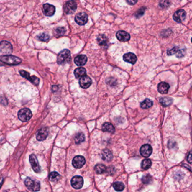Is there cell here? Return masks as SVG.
I'll return each instance as SVG.
<instances>
[{
  "label": "cell",
  "mask_w": 192,
  "mask_h": 192,
  "mask_svg": "<svg viewBox=\"0 0 192 192\" xmlns=\"http://www.w3.org/2000/svg\"><path fill=\"white\" fill-rule=\"evenodd\" d=\"M0 61L4 64L9 65H17L22 63V60L19 58L12 55H4L0 56Z\"/></svg>",
  "instance_id": "1"
},
{
  "label": "cell",
  "mask_w": 192,
  "mask_h": 192,
  "mask_svg": "<svg viewBox=\"0 0 192 192\" xmlns=\"http://www.w3.org/2000/svg\"><path fill=\"white\" fill-rule=\"evenodd\" d=\"M71 60L70 51L68 50H64L58 53V63L59 65H64L69 63Z\"/></svg>",
  "instance_id": "2"
},
{
  "label": "cell",
  "mask_w": 192,
  "mask_h": 192,
  "mask_svg": "<svg viewBox=\"0 0 192 192\" xmlns=\"http://www.w3.org/2000/svg\"><path fill=\"white\" fill-rule=\"evenodd\" d=\"M24 183L25 186L33 192H38L41 189L40 183L38 181L34 180L29 177L25 179Z\"/></svg>",
  "instance_id": "3"
},
{
  "label": "cell",
  "mask_w": 192,
  "mask_h": 192,
  "mask_svg": "<svg viewBox=\"0 0 192 192\" xmlns=\"http://www.w3.org/2000/svg\"><path fill=\"white\" fill-rule=\"evenodd\" d=\"M18 118L23 122H27L32 117L31 111L28 108H24L19 111Z\"/></svg>",
  "instance_id": "4"
},
{
  "label": "cell",
  "mask_w": 192,
  "mask_h": 192,
  "mask_svg": "<svg viewBox=\"0 0 192 192\" xmlns=\"http://www.w3.org/2000/svg\"><path fill=\"white\" fill-rule=\"evenodd\" d=\"M77 5L73 0H70L66 2L64 6V11L66 14H71L76 12Z\"/></svg>",
  "instance_id": "5"
},
{
  "label": "cell",
  "mask_w": 192,
  "mask_h": 192,
  "mask_svg": "<svg viewBox=\"0 0 192 192\" xmlns=\"http://www.w3.org/2000/svg\"><path fill=\"white\" fill-rule=\"evenodd\" d=\"M13 48L12 45L6 41H2L0 42V51L5 54H11L12 52Z\"/></svg>",
  "instance_id": "6"
},
{
  "label": "cell",
  "mask_w": 192,
  "mask_h": 192,
  "mask_svg": "<svg viewBox=\"0 0 192 192\" xmlns=\"http://www.w3.org/2000/svg\"><path fill=\"white\" fill-rule=\"evenodd\" d=\"M29 162L31 164L32 168L34 171L36 173H39L41 172V167L38 161L37 158L35 155L32 154L29 156Z\"/></svg>",
  "instance_id": "7"
},
{
  "label": "cell",
  "mask_w": 192,
  "mask_h": 192,
  "mask_svg": "<svg viewBox=\"0 0 192 192\" xmlns=\"http://www.w3.org/2000/svg\"><path fill=\"white\" fill-rule=\"evenodd\" d=\"M20 74L21 76H22L24 78L28 79L30 82H32L33 84H35V86L38 85L39 82H40V79L38 78H37V76H30L28 72L24 71V70H20Z\"/></svg>",
  "instance_id": "8"
},
{
  "label": "cell",
  "mask_w": 192,
  "mask_h": 192,
  "mask_svg": "<svg viewBox=\"0 0 192 192\" xmlns=\"http://www.w3.org/2000/svg\"><path fill=\"white\" fill-rule=\"evenodd\" d=\"M86 163L84 157L82 156H76L73 160L72 164L76 169H81Z\"/></svg>",
  "instance_id": "9"
},
{
  "label": "cell",
  "mask_w": 192,
  "mask_h": 192,
  "mask_svg": "<svg viewBox=\"0 0 192 192\" xmlns=\"http://www.w3.org/2000/svg\"><path fill=\"white\" fill-rule=\"evenodd\" d=\"M71 184L72 186L76 189H81L83 186V179L81 176H75L72 178Z\"/></svg>",
  "instance_id": "10"
},
{
  "label": "cell",
  "mask_w": 192,
  "mask_h": 192,
  "mask_svg": "<svg viewBox=\"0 0 192 192\" xmlns=\"http://www.w3.org/2000/svg\"><path fill=\"white\" fill-rule=\"evenodd\" d=\"M88 15L84 12H80L77 14L75 18L76 23L79 25H84L87 23Z\"/></svg>",
  "instance_id": "11"
},
{
  "label": "cell",
  "mask_w": 192,
  "mask_h": 192,
  "mask_svg": "<svg viewBox=\"0 0 192 192\" xmlns=\"http://www.w3.org/2000/svg\"><path fill=\"white\" fill-rule=\"evenodd\" d=\"M55 11L56 9L53 5L46 4L43 6V12L46 16L52 17L55 14Z\"/></svg>",
  "instance_id": "12"
},
{
  "label": "cell",
  "mask_w": 192,
  "mask_h": 192,
  "mask_svg": "<svg viewBox=\"0 0 192 192\" xmlns=\"http://www.w3.org/2000/svg\"><path fill=\"white\" fill-rule=\"evenodd\" d=\"M186 18V12L184 10H179L175 12L173 19L178 23H181Z\"/></svg>",
  "instance_id": "13"
},
{
  "label": "cell",
  "mask_w": 192,
  "mask_h": 192,
  "mask_svg": "<svg viewBox=\"0 0 192 192\" xmlns=\"http://www.w3.org/2000/svg\"><path fill=\"white\" fill-rule=\"evenodd\" d=\"M79 84L82 88L87 89L91 86L92 80L88 76H83L79 80Z\"/></svg>",
  "instance_id": "14"
},
{
  "label": "cell",
  "mask_w": 192,
  "mask_h": 192,
  "mask_svg": "<svg viewBox=\"0 0 192 192\" xmlns=\"http://www.w3.org/2000/svg\"><path fill=\"white\" fill-rule=\"evenodd\" d=\"M48 135V129L47 128H41L36 134V138L39 141H43L46 139Z\"/></svg>",
  "instance_id": "15"
},
{
  "label": "cell",
  "mask_w": 192,
  "mask_h": 192,
  "mask_svg": "<svg viewBox=\"0 0 192 192\" xmlns=\"http://www.w3.org/2000/svg\"><path fill=\"white\" fill-rule=\"evenodd\" d=\"M141 155L144 157H148L151 156L152 153V148L149 145H144L140 149Z\"/></svg>",
  "instance_id": "16"
},
{
  "label": "cell",
  "mask_w": 192,
  "mask_h": 192,
  "mask_svg": "<svg viewBox=\"0 0 192 192\" xmlns=\"http://www.w3.org/2000/svg\"><path fill=\"white\" fill-rule=\"evenodd\" d=\"M116 37L119 41L124 42L129 41L130 39V35L125 31L123 30H120L117 32Z\"/></svg>",
  "instance_id": "17"
},
{
  "label": "cell",
  "mask_w": 192,
  "mask_h": 192,
  "mask_svg": "<svg viewBox=\"0 0 192 192\" xmlns=\"http://www.w3.org/2000/svg\"><path fill=\"white\" fill-rule=\"evenodd\" d=\"M123 60L130 64H134L137 62V58L133 53L129 52L126 53L123 56Z\"/></svg>",
  "instance_id": "18"
},
{
  "label": "cell",
  "mask_w": 192,
  "mask_h": 192,
  "mask_svg": "<svg viewBox=\"0 0 192 192\" xmlns=\"http://www.w3.org/2000/svg\"><path fill=\"white\" fill-rule=\"evenodd\" d=\"M170 86L165 82H161L158 85V91L161 94H166L169 91Z\"/></svg>",
  "instance_id": "19"
},
{
  "label": "cell",
  "mask_w": 192,
  "mask_h": 192,
  "mask_svg": "<svg viewBox=\"0 0 192 192\" xmlns=\"http://www.w3.org/2000/svg\"><path fill=\"white\" fill-rule=\"evenodd\" d=\"M87 58L85 55H79L74 59V63L78 66H83L86 64Z\"/></svg>",
  "instance_id": "20"
},
{
  "label": "cell",
  "mask_w": 192,
  "mask_h": 192,
  "mask_svg": "<svg viewBox=\"0 0 192 192\" xmlns=\"http://www.w3.org/2000/svg\"><path fill=\"white\" fill-rule=\"evenodd\" d=\"M102 158L104 161L109 162L112 159L113 155L112 152L110 150L107 149H105L102 152Z\"/></svg>",
  "instance_id": "21"
},
{
  "label": "cell",
  "mask_w": 192,
  "mask_h": 192,
  "mask_svg": "<svg viewBox=\"0 0 192 192\" xmlns=\"http://www.w3.org/2000/svg\"><path fill=\"white\" fill-rule=\"evenodd\" d=\"M102 130L104 132H107L109 133H114L115 132V128L114 126L112 125V124L109 123V122H106L104 123L102 125Z\"/></svg>",
  "instance_id": "22"
},
{
  "label": "cell",
  "mask_w": 192,
  "mask_h": 192,
  "mask_svg": "<svg viewBox=\"0 0 192 192\" xmlns=\"http://www.w3.org/2000/svg\"><path fill=\"white\" fill-rule=\"evenodd\" d=\"M160 102L161 104L163 105L164 107H167L171 105L173 102V99L172 98H170L169 97H163L160 99Z\"/></svg>",
  "instance_id": "23"
},
{
  "label": "cell",
  "mask_w": 192,
  "mask_h": 192,
  "mask_svg": "<svg viewBox=\"0 0 192 192\" xmlns=\"http://www.w3.org/2000/svg\"><path fill=\"white\" fill-rule=\"evenodd\" d=\"M86 70L84 68H78L76 69L74 71V75L76 78H81L82 76H86Z\"/></svg>",
  "instance_id": "24"
},
{
  "label": "cell",
  "mask_w": 192,
  "mask_h": 192,
  "mask_svg": "<svg viewBox=\"0 0 192 192\" xmlns=\"http://www.w3.org/2000/svg\"><path fill=\"white\" fill-rule=\"evenodd\" d=\"M94 170L97 174H103L104 173H105V171H106L107 168L103 164H99V165H97L95 166Z\"/></svg>",
  "instance_id": "25"
},
{
  "label": "cell",
  "mask_w": 192,
  "mask_h": 192,
  "mask_svg": "<svg viewBox=\"0 0 192 192\" xmlns=\"http://www.w3.org/2000/svg\"><path fill=\"white\" fill-rule=\"evenodd\" d=\"M97 41L100 46H106L107 44L108 39L106 36L104 35H101L97 37Z\"/></svg>",
  "instance_id": "26"
},
{
  "label": "cell",
  "mask_w": 192,
  "mask_h": 192,
  "mask_svg": "<svg viewBox=\"0 0 192 192\" xmlns=\"http://www.w3.org/2000/svg\"><path fill=\"white\" fill-rule=\"evenodd\" d=\"M153 105V102L150 99H145L140 104V107L143 109H149Z\"/></svg>",
  "instance_id": "27"
},
{
  "label": "cell",
  "mask_w": 192,
  "mask_h": 192,
  "mask_svg": "<svg viewBox=\"0 0 192 192\" xmlns=\"http://www.w3.org/2000/svg\"><path fill=\"white\" fill-rule=\"evenodd\" d=\"M152 165L151 161L150 159H145L141 163L142 168L144 170H147L151 168Z\"/></svg>",
  "instance_id": "28"
},
{
  "label": "cell",
  "mask_w": 192,
  "mask_h": 192,
  "mask_svg": "<svg viewBox=\"0 0 192 192\" xmlns=\"http://www.w3.org/2000/svg\"><path fill=\"white\" fill-rule=\"evenodd\" d=\"M65 29L64 27H58V28L55 30L54 31V35L56 37H61L65 35Z\"/></svg>",
  "instance_id": "29"
},
{
  "label": "cell",
  "mask_w": 192,
  "mask_h": 192,
  "mask_svg": "<svg viewBox=\"0 0 192 192\" xmlns=\"http://www.w3.org/2000/svg\"><path fill=\"white\" fill-rule=\"evenodd\" d=\"M75 142L76 144H79L82 142H83L85 140L84 134L82 133H79L75 136Z\"/></svg>",
  "instance_id": "30"
},
{
  "label": "cell",
  "mask_w": 192,
  "mask_h": 192,
  "mask_svg": "<svg viewBox=\"0 0 192 192\" xmlns=\"http://www.w3.org/2000/svg\"><path fill=\"white\" fill-rule=\"evenodd\" d=\"M113 187L117 192H122L124 189V184L122 182H115L113 184Z\"/></svg>",
  "instance_id": "31"
},
{
  "label": "cell",
  "mask_w": 192,
  "mask_h": 192,
  "mask_svg": "<svg viewBox=\"0 0 192 192\" xmlns=\"http://www.w3.org/2000/svg\"><path fill=\"white\" fill-rule=\"evenodd\" d=\"M60 178V175H59L58 173L53 171L50 174V180L52 181H56L58 180V179Z\"/></svg>",
  "instance_id": "32"
},
{
  "label": "cell",
  "mask_w": 192,
  "mask_h": 192,
  "mask_svg": "<svg viewBox=\"0 0 192 192\" xmlns=\"http://www.w3.org/2000/svg\"><path fill=\"white\" fill-rule=\"evenodd\" d=\"M38 40L42 42H47L50 40V36L46 33H42L37 37Z\"/></svg>",
  "instance_id": "33"
},
{
  "label": "cell",
  "mask_w": 192,
  "mask_h": 192,
  "mask_svg": "<svg viewBox=\"0 0 192 192\" xmlns=\"http://www.w3.org/2000/svg\"><path fill=\"white\" fill-rule=\"evenodd\" d=\"M142 180L145 184H150L152 181V177L150 175H146L142 178Z\"/></svg>",
  "instance_id": "34"
},
{
  "label": "cell",
  "mask_w": 192,
  "mask_h": 192,
  "mask_svg": "<svg viewBox=\"0 0 192 192\" xmlns=\"http://www.w3.org/2000/svg\"><path fill=\"white\" fill-rule=\"evenodd\" d=\"M170 5L169 0H161L160 2L159 6L161 8H167Z\"/></svg>",
  "instance_id": "35"
},
{
  "label": "cell",
  "mask_w": 192,
  "mask_h": 192,
  "mask_svg": "<svg viewBox=\"0 0 192 192\" xmlns=\"http://www.w3.org/2000/svg\"><path fill=\"white\" fill-rule=\"evenodd\" d=\"M179 50V48L178 47H174L172 49L169 50L168 51L167 53L169 56H171V55H174L175 53H176L178 52Z\"/></svg>",
  "instance_id": "36"
},
{
  "label": "cell",
  "mask_w": 192,
  "mask_h": 192,
  "mask_svg": "<svg viewBox=\"0 0 192 192\" xmlns=\"http://www.w3.org/2000/svg\"><path fill=\"white\" fill-rule=\"evenodd\" d=\"M145 12V8H140V10L136 12L135 17L138 18L141 17L144 14Z\"/></svg>",
  "instance_id": "37"
},
{
  "label": "cell",
  "mask_w": 192,
  "mask_h": 192,
  "mask_svg": "<svg viewBox=\"0 0 192 192\" xmlns=\"http://www.w3.org/2000/svg\"><path fill=\"white\" fill-rule=\"evenodd\" d=\"M185 50L184 49H182V50H179L178 51V52L176 53V56L177 58H182L184 56V55H185Z\"/></svg>",
  "instance_id": "38"
},
{
  "label": "cell",
  "mask_w": 192,
  "mask_h": 192,
  "mask_svg": "<svg viewBox=\"0 0 192 192\" xmlns=\"http://www.w3.org/2000/svg\"><path fill=\"white\" fill-rule=\"evenodd\" d=\"M0 102H1V104H3L4 105H5V106L7 105V101L6 100L5 97H4L3 96L0 97Z\"/></svg>",
  "instance_id": "39"
},
{
  "label": "cell",
  "mask_w": 192,
  "mask_h": 192,
  "mask_svg": "<svg viewBox=\"0 0 192 192\" xmlns=\"http://www.w3.org/2000/svg\"><path fill=\"white\" fill-rule=\"evenodd\" d=\"M187 160L189 163H192V151L190 152L187 157Z\"/></svg>",
  "instance_id": "40"
},
{
  "label": "cell",
  "mask_w": 192,
  "mask_h": 192,
  "mask_svg": "<svg viewBox=\"0 0 192 192\" xmlns=\"http://www.w3.org/2000/svg\"><path fill=\"white\" fill-rule=\"evenodd\" d=\"M126 1L129 5H133L138 2V0H126Z\"/></svg>",
  "instance_id": "41"
},
{
  "label": "cell",
  "mask_w": 192,
  "mask_h": 192,
  "mask_svg": "<svg viewBox=\"0 0 192 192\" xmlns=\"http://www.w3.org/2000/svg\"><path fill=\"white\" fill-rule=\"evenodd\" d=\"M3 181H4V178L2 177H0V188H1V187L2 185Z\"/></svg>",
  "instance_id": "42"
},
{
  "label": "cell",
  "mask_w": 192,
  "mask_h": 192,
  "mask_svg": "<svg viewBox=\"0 0 192 192\" xmlns=\"http://www.w3.org/2000/svg\"><path fill=\"white\" fill-rule=\"evenodd\" d=\"M191 41H192V40H191Z\"/></svg>",
  "instance_id": "43"
},
{
  "label": "cell",
  "mask_w": 192,
  "mask_h": 192,
  "mask_svg": "<svg viewBox=\"0 0 192 192\" xmlns=\"http://www.w3.org/2000/svg\"></svg>",
  "instance_id": "44"
}]
</instances>
